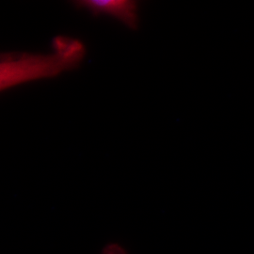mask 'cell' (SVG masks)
<instances>
[{
  "mask_svg": "<svg viewBox=\"0 0 254 254\" xmlns=\"http://www.w3.org/2000/svg\"><path fill=\"white\" fill-rule=\"evenodd\" d=\"M69 68L57 55L10 52L1 55L0 89L6 91L17 85L53 77Z\"/></svg>",
  "mask_w": 254,
  "mask_h": 254,
  "instance_id": "obj_1",
  "label": "cell"
},
{
  "mask_svg": "<svg viewBox=\"0 0 254 254\" xmlns=\"http://www.w3.org/2000/svg\"><path fill=\"white\" fill-rule=\"evenodd\" d=\"M78 8L89 9L93 14L113 16L132 29L138 26L137 4L131 0H81L74 2Z\"/></svg>",
  "mask_w": 254,
  "mask_h": 254,
  "instance_id": "obj_2",
  "label": "cell"
},
{
  "mask_svg": "<svg viewBox=\"0 0 254 254\" xmlns=\"http://www.w3.org/2000/svg\"><path fill=\"white\" fill-rule=\"evenodd\" d=\"M52 47L54 54L68 66L69 70L77 67L86 54L85 46L81 42L70 37L61 35L55 37Z\"/></svg>",
  "mask_w": 254,
  "mask_h": 254,
  "instance_id": "obj_3",
  "label": "cell"
},
{
  "mask_svg": "<svg viewBox=\"0 0 254 254\" xmlns=\"http://www.w3.org/2000/svg\"><path fill=\"white\" fill-rule=\"evenodd\" d=\"M102 254H127V252L118 244H110L104 250Z\"/></svg>",
  "mask_w": 254,
  "mask_h": 254,
  "instance_id": "obj_4",
  "label": "cell"
}]
</instances>
